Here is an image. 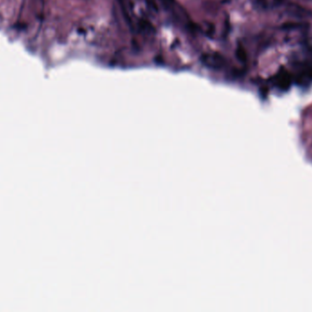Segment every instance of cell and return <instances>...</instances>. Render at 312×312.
Listing matches in <instances>:
<instances>
[{"label": "cell", "mask_w": 312, "mask_h": 312, "mask_svg": "<svg viewBox=\"0 0 312 312\" xmlns=\"http://www.w3.org/2000/svg\"><path fill=\"white\" fill-rule=\"evenodd\" d=\"M276 85L283 91L290 89L292 83V78L290 73L285 69L280 70L276 76Z\"/></svg>", "instance_id": "obj_1"}]
</instances>
